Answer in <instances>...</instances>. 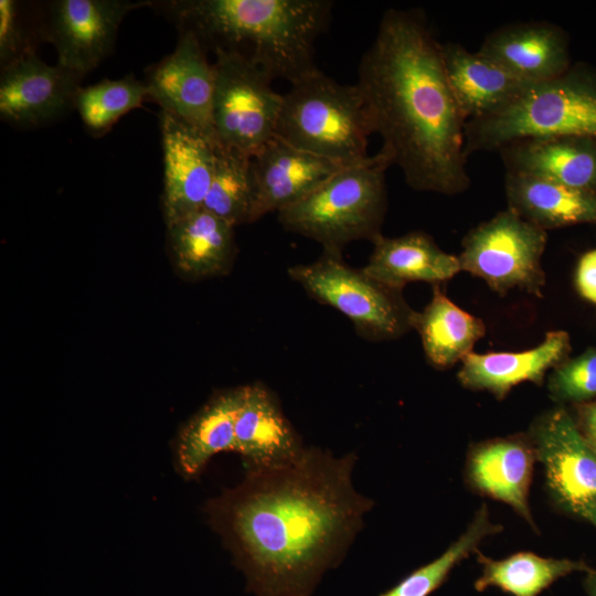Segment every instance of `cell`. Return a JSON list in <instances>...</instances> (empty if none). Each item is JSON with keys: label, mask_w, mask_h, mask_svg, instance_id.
Instances as JSON below:
<instances>
[{"label": "cell", "mask_w": 596, "mask_h": 596, "mask_svg": "<svg viewBox=\"0 0 596 596\" xmlns=\"http://www.w3.org/2000/svg\"><path fill=\"white\" fill-rule=\"evenodd\" d=\"M355 453L304 448L292 460L249 468L210 503L211 520L257 596H310L341 564L373 501L352 483Z\"/></svg>", "instance_id": "1"}, {"label": "cell", "mask_w": 596, "mask_h": 596, "mask_svg": "<svg viewBox=\"0 0 596 596\" xmlns=\"http://www.w3.org/2000/svg\"><path fill=\"white\" fill-rule=\"evenodd\" d=\"M502 530V525L490 520L488 507L483 503L464 533L440 556L411 572L379 596H429L444 584L457 564L470 554H476L486 538Z\"/></svg>", "instance_id": "29"}, {"label": "cell", "mask_w": 596, "mask_h": 596, "mask_svg": "<svg viewBox=\"0 0 596 596\" xmlns=\"http://www.w3.org/2000/svg\"><path fill=\"white\" fill-rule=\"evenodd\" d=\"M596 138V70L582 63L563 74L528 84L497 111L465 126V152L500 150L532 138Z\"/></svg>", "instance_id": "4"}, {"label": "cell", "mask_w": 596, "mask_h": 596, "mask_svg": "<svg viewBox=\"0 0 596 596\" xmlns=\"http://www.w3.org/2000/svg\"><path fill=\"white\" fill-rule=\"evenodd\" d=\"M373 134L416 191L468 190L462 116L448 85L440 44L423 14L389 9L358 67Z\"/></svg>", "instance_id": "2"}, {"label": "cell", "mask_w": 596, "mask_h": 596, "mask_svg": "<svg viewBox=\"0 0 596 596\" xmlns=\"http://www.w3.org/2000/svg\"><path fill=\"white\" fill-rule=\"evenodd\" d=\"M205 52L192 32L180 31L175 49L149 70L146 85L162 111L217 142L213 126L215 72Z\"/></svg>", "instance_id": "12"}, {"label": "cell", "mask_w": 596, "mask_h": 596, "mask_svg": "<svg viewBox=\"0 0 596 596\" xmlns=\"http://www.w3.org/2000/svg\"><path fill=\"white\" fill-rule=\"evenodd\" d=\"M253 164L257 191L252 222L295 203L342 168L277 136L253 157Z\"/></svg>", "instance_id": "17"}, {"label": "cell", "mask_w": 596, "mask_h": 596, "mask_svg": "<svg viewBox=\"0 0 596 596\" xmlns=\"http://www.w3.org/2000/svg\"><path fill=\"white\" fill-rule=\"evenodd\" d=\"M256 191L253 157L216 142L212 181L202 209L233 227L252 223Z\"/></svg>", "instance_id": "28"}, {"label": "cell", "mask_w": 596, "mask_h": 596, "mask_svg": "<svg viewBox=\"0 0 596 596\" xmlns=\"http://www.w3.org/2000/svg\"><path fill=\"white\" fill-rule=\"evenodd\" d=\"M163 213L167 225L202 209L214 169L215 141L169 113H160Z\"/></svg>", "instance_id": "14"}, {"label": "cell", "mask_w": 596, "mask_h": 596, "mask_svg": "<svg viewBox=\"0 0 596 596\" xmlns=\"http://www.w3.org/2000/svg\"><path fill=\"white\" fill-rule=\"evenodd\" d=\"M243 386L219 392L184 425L177 443V458L183 476L199 475L210 459L235 451V423Z\"/></svg>", "instance_id": "26"}, {"label": "cell", "mask_w": 596, "mask_h": 596, "mask_svg": "<svg viewBox=\"0 0 596 596\" xmlns=\"http://www.w3.org/2000/svg\"><path fill=\"white\" fill-rule=\"evenodd\" d=\"M478 52L528 84L554 78L572 65L565 32L547 22L503 25L483 40Z\"/></svg>", "instance_id": "16"}, {"label": "cell", "mask_w": 596, "mask_h": 596, "mask_svg": "<svg viewBox=\"0 0 596 596\" xmlns=\"http://www.w3.org/2000/svg\"><path fill=\"white\" fill-rule=\"evenodd\" d=\"M180 31L202 46L235 55L270 79L290 84L318 70L315 43L326 30L330 0H175L162 3Z\"/></svg>", "instance_id": "3"}, {"label": "cell", "mask_w": 596, "mask_h": 596, "mask_svg": "<svg viewBox=\"0 0 596 596\" xmlns=\"http://www.w3.org/2000/svg\"><path fill=\"white\" fill-rule=\"evenodd\" d=\"M585 589H586L587 596H596V570L595 568H592V571L587 573V576L585 579Z\"/></svg>", "instance_id": "35"}, {"label": "cell", "mask_w": 596, "mask_h": 596, "mask_svg": "<svg viewBox=\"0 0 596 596\" xmlns=\"http://www.w3.org/2000/svg\"><path fill=\"white\" fill-rule=\"evenodd\" d=\"M413 329L421 337L428 363L438 370L462 361L486 334L483 321L453 302L439 285L433 286L430 301L416 312Z\"/></svg>", "instance_id": "25"}, {"label": "cell", "mask_w": 596, "mask_h": 596, "mask_svg": "<svg viewBox=\"0 0 596 596\" xmlns=\"http://www.w3.org/2000/svg\"><path fill=\"white\" fill-rule=\"evenodd\" d=\"M481 575L475 582L477 592L498 587L512 596H538L557 579L576 572L592 571L584 561L542 557L532 552H519L502 560H492L476 552Z\"/></svg>", "instance_id": "27"}, {"label": "cell", "mask_w": 596, "mask_h": 596, "mask_svg": "<svg viewBox=\"0 0 596 596\" xmlns=\"http://www.w3.org/2000/svg\"><path fill=\"white\" fill-rule=\"evenodd\" d=\"M504 190L508 207L544 231L596 225V193L513 172L505 173Z\"/></svg>", "instance_id": "23"}, {"label": "cell", "mask_w": 596, "mask_h": 596, "mask_svg": "<svg viewBox=\"0 0 596 596\" xmlns=\"http://www.w3.org/2000/svg\"><path fill=\"white\" fill-rule=\"evenodd\" d=\"M290 85L283 94L277 137L342 167L370 157L373 129L356 84H340L318 68Z\"/></svg>", "instance_id": "6"}, {"label": "cell", "mask_w": 596, "mask_h": 596, "mask_svg": "<svg viewBox=\"0 0 596 596\" xmlns=\"http://www.w3.org/2000/svg\"><path fill=\"white\" fill-rule=\"evenodd\" d=\"M83 76L44 63L35 52L1 67L0 116L12 126H42L74 108Z\"/></svg>", "instance_id": "13"}, {"label": "cell", "mask_w": 596, "mask_h": 596, "mask_svg": "<svg viewBox=\"0 0 596 596\" xmlns=\"http://www.w3.org/2000/svg\"><path fill=\"white\" fill-rule=\"evenodd\" d=\"M177 268L191 278L224 274L232 265L236 246L234 227L200 209L167 225Z\"/></svg>", "instance_id": "24"}, {"label": "cell", "mask_w": 596, "mask_h": 596, "mask_svg": "<svg viewBox=\"0 0 596 596\" xmlns=\"http://www.w3.org/2000/svg\"><path fill=\"white\" fill-rule=\"evenodd\" d=\"M363 270L403 290L413 281L439 285L450 280L461 268L458 256L439 248L427 233L414 231L397 237H377Z\"/></svg>", "instance_id": "22"}, {"label": "cell", "mask_w": 596, "mask_h": 596, "mask_svg": "<svg viewBox=\"0 0 596 596\" xmlns=\"http://www.w3.org/2000/svg\"><path fill=\"white\" fill-rule=\"evenodd\" d=\"M287 273L312 299L348 317L368 341L396 340L413 330L417 311L403 290L349 266L341 252L322 251L317 260L289 267Z\"/></svg>", "instance_id": "7"}, {"label": "cell", "mask_w": 596, "mask_h": 596, "mask_svg": "<svg viewBox=\"0 0 596 596\" xmlns=\"http://www.w3.org/2000/svg\"><path fill=\"white\" fill-rule=\"evenodd\" d=\"M499 152L507 172L530 174L596 193V138L523 139L505 145Z\"/></svg>", "instance_id": "20"}, {"label": "cell", "mask_w": 596, "mask_h": 596, "mask_svg": "<svg viewBox=\"0 0 596 596\" xmlns=\"http://www.w3.org/2000/svg\"><path fill=\"white\" fill-rule=\"evenodd\" d=\"M574 284L583 299L596 305V248L584 253L578 259Z\"/></svg>", "instance_id": "33"}, {"label": "cell", "mask_w": 596, "mask_h": 596, "mask_svg": "<svg viewBox=\"0 0 596 596\" xmlns=\"http://www.w3.org/2000/svg\"><path fill=\"white\" fill-rule=\"evenodd\" d=\"M146 2L55 0L42 33L57 52V64L83 77L110 53L125 15Z\"/></svg>", "instance_id": "11"}, {"label": "cell", "mask_w": 596, "mask_h": 596, "mask_svg": "<svg viewBox=\"0 0 596 596\" xmlns=\"http://www.w3.org/2000/svg\"><path fill=\"white\" fill-rule=\"evenodd\" d=\"M440 52L448 85L466 123L502 108L528 85L458 43L440 44Z\"/></svg>", "instance_id": "21"}, {"label": "cell", "mask_w": 596, "mask_h": 596, "mask_svg": "<svg viewBox=\"0 0 596 596\" xmlns=\"http://www.w3.org/2000/svg\"><path fill=\"white\" fill-rule=\"evenodd\" d=\"M546 243V231L508 207L465 235L460 268L499 295L519 289L542 297L546 276L541 262Z\"/></svg>", "instance_id": "8"}, {"label": "cell", "mask_w": 596, "mask_h": 596, "mask_svg": "<svg viewBox=\"0 0 596 596\" xmlns=\"http://www.w3.org/2000/svg\"><path fill=\"white\" fill-rule=\"evenodd\" d=\"M390 159L379 151L340 168L295 203L277 212L288 232L311 238L323 251L341 252L358 240L372 243L382 234L387 210L385 171Z\"/></svg>", "instance_id": "5"}, {"label": "cell", "mask_w": 596, "mask_h": 596, "mask_svg": "<svg viewBox=\"0 0 596 596\" xmlns=\"http://www.w3.org/2000/svg\"><path fill=\"white\" fill-rule=\"evenodd\" d=\"M547 391L551 400L562 406L596 400V348L555 366L547 379Z\"/></svg>", "instance_id": "31"}, {"label": "cell", "mask_w": 596, "mask_h": 596, "mask_svg": "<svg viewBox=\"0 0 596 596\" xmlns=\"http://www.w3.org/2000/svg\"><path fill=\"white\" fill-rule=\"evenodd\" d=\"M35 35L15 0H0V62L1 67L12 61L35 52Z\"/></svg>", "instance_id": "32"}, {"label": "cell", "mask_w": 596, "mask_h": 596, "mask_svg": "<svg viewBox=\"0 0 596 596\" xmlns=\"http://www.w3.org/2000/svg\"><path fill=\"white\" fill-rule=\"evenodd\" d=\"M213 126L217 142L254 157L272 138L283 94L264 72L244 60L215 52Z\"/></svg>", "instance_id": "9"}, {"label": "cell", "mask_w": 596, "mask_h": 596, "mask_svg": "<svg viewBox=\"0 0 596 596\" xmlns=\"http://www.w3.org/2000/svg\"><path fill=\"white\" fill-rule=\"evenodd\" d=\"M304 448L274 393L262 383L244 385L235 423V451L249 468L288 462Z\"/></svg>", "instance_id": "19"}, {"label": "cell", "mask_w": 596, "mask_h": 596, "mask_svg": "<svg viewBox=\"0 0 596 596\" xmlns=\"http://www.w3.org/2000/svg\"><path fill=\"white\" fill-rule=\"evenodd\" d=\"M535 460L529 435L485 440L470 448L466 478L477 492L507 503L536 530L529 503Z\"/></svg>", "instance_id": "15"}, {"label": "cell", "mask_w": 596, "mask_h": 596, "mask_svg": "<svg viewBox=\"0 0 596 596\" xmlns=\"http://www.w3.org/2000/svg\"><path fill=\"white\" fill-rule=\"evenodd\" d=\"M529 437L556 507L596 526V451L573 414L562 405L544 412L533 422Z\"/></svg>", "instance_id": "10"}, {"label": "cell", "mask_w": 596, "mask_h": 596, "mask_svg": "<svg viewBox=\"0 0 596 596\" xmlns=\"http://www.w3.org/2000/svg\"><path fill=\"white\" fill-rule=\"evenodd\" d=\"M573 416L583 437L596 451V400L574 405Z\"/></svg>", "instance_id": "34"}, {"label": "cell", "mask_w": 596, "mask_h": 596, "mask_svg": "<svg viewBox=\"0 0 596 596\" xmlns=\"http://www.w3.org/2000/svg\"><path fill=\"white\" fill-rule=\"evenodd\" d=\"M149 96L146 83L134 75L119 79H104L79 87L74 108L93 135L108 131L120 117L141 105Z\"/></svg>", "instance_id": "30"}, {"label": "cell", "mask_w": 596, "mask_h": 596, "mask_svg": "<svg viewBox=\"0 0 596 596\" xmlns=\"http://www.w3.org/2000/svg\"><path fill=\"white\" fill-rule=\"evenodd\" d=\"M571 351L566 331H549L539 345L524 351L471 352L461 361L457 376L464 387L503 400L520 383L541 385L546 372L568 359Z\"/></svg>", "instance_id": "18"}]
</instances>
